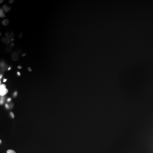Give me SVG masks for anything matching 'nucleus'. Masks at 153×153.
<instances>
[{"label":"nucleus","instance_id":"13","mask_svg":"<svg viewBox=\"0 0 153 153\" xmlns=\"http://www.w3.org/2000/svg\"><path fill=\"white\" fill-rule=\"evenodd\" d=\"M3 106V100H1V107Z\"/></svg>","mask_w":153,"mask_h":153},{"label":"nucleus","instance_id":"11","mask_svg":"<svg viewBox=\"0 0 153 153\" xmlns=\"http://www.w3.org/2000/svg\"><path fill=\"white\" fill-rule=\"evenodd\" d=\"M11 3H12V1H10V0H2L0 2V10H4L7 7L10 5Z\"/></svg>","mask_w":153,"mask_h":153},{"label":"nucleus","instance_id":"8","mask_svg":"<svg viewBox=\"0 0 153 153\" xmlns=\"http://www.w3.org/2000/svg\"><path fill=\"white\" fill-rule=\"evenodd\" d=\"M43 136V131L40 128L38 127H36L34 128L33 130L31 131V134H30V137L34 140H40Z\"/></svg>","mask_w":153,"mask_h":153},{"label":"nucleus","instance_id":"6","mask_svg":"<svg viewBox=\"0 0 153 153\" xmlns=\"http://www.w3.org/2000/svg\"><path fill=\"white\" fill-rule=\"evenodd\" d=\"M16 109L22 113V114L27 116V100L25 97H20L16 101Z\"/></svg>","mask_w":153,"mask_h":153},{"label":"nucleus","instance_id":"1","mask_svg":"<svg viewBox=\"0 0 153 153\" xmlns=\"http://www.w3.org/2000/svg\"><path fill=\"white\" fill-rule=\"evenodd\" d=\"M4 121L8 128L21 133L27 131L32 123L27 116L14 113L6 115Z\"/></svg>","mask_w":153,"mask_h":153},{"label":"nucleus","instance_id":"10","mask_svg":"<svg viewBox=\"0 0 153 153\" xmlns=\"http://www.w3.org/2000/svg\"><path fill=\"white\" fill-rule=\"evenodd\" d=\"M42 121H43V117H42V115L38 114V113L34 115L31 119V122L34 124H38L39 123H41Z\"/></svg>","mask_w":153,"mask_h":153},{"label":"nucleus","instance_id":"12","mask_svg":"<svg viewBox=\"0 0 153 153\" xmlns=\"http://www.w3.org/2000/svg\"><path fill=\"white\" fill-rule=\"evenodd\" d=\"M24 22H25V24H26L27 30L28 33V32H30V31L32 30V28H33V22H32L30 19H26V20H24Z\"/></svg>","mask_w":153,"mask_h":153},{"label":"nucleus","instance_id":"9","mask_svg":"<svg viewBox=\"0 0 153 153\" xmlns=\"http://www.w3.org/2000/svg\"><path fill=\"white\" fill-rule=\"evenodd\" d=\"M66 98H63L62 99V100H61V102H60V106L58 107V109H57V113H62L65 109H66Z\"/></svg>","mask_w":153,"mask_h":153},{"label":"nucleus","instance_id":"4","mask_svg":"<svg viewBox=\"0 0 153 153\" xmlns=\"http://www.w3.org/2000/svg\"><path fill=\"white\" fill-rule=\"evenodd\" d=\"M0 50L7 54L14 53L16 50V44L10 36V31L4 25H2L0 28Z\"/></svg>","mask_w":153,"mask_h":153},{"label":"nucleus","instance_id":"2","mask_svg":"<svg viewBox=\"0 0 153 153\" xmlns=\"http://www.w3.org/2000/svg\"><path fill=\"white\" fill-rule=\"evenodd\" d=\"M27 70V62L22 57H17L10 60L6 66V71L10 76L20 77L23 76Z\"/></svg>","mask_w":153,"mask_h":153},{"label":"nucleus","instance_id":"7","mask_svg":"<svg viewBox=\"0 0 153 153\" xmlns=\"http://www.w3.org/2000/svg\"><path fill=\"white\" fill-rule=\"evenodd\" d=\"M43 4V1H37V0H31L27 2V7L29 10L36 11L39 9V7Z\"/></svg>","mask_w":153,"mask_h":153},{"label":"nucleus","instance_id":"5","mask_svg":"<svg viewBox=\"0 0 153 153\" xmlns=\"http://www.w3.org/2000/svg\"><path fill=\"white\" fill-rule=\"evenodd\" d=\"M43 108V102L42 100L39 97L38 94H35L31 100L29 101L27 105V113L28 116L33 114H38V111H40L41 109Z\"/></svg>","mask_w":153,"mask_h":153},{"label":"nucleus","instance_id":"3","mask_svg":"<svg viewBox=\"0 0 153 153\" xmlns=\"http://www.w3.org/2000/svg\"><path fill=\"white\" fill-rule=\"evenodd\" d=\"M10 32L16 38H22L27 33L24 20L18 14H12L8 21Z\"/></svg>","mask_w":153,"mask_h":153}]
</instances>
